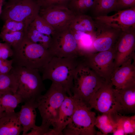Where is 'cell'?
<instances>
[{
  "mask_svg": "<svg viewBox=\"0 0 135 135\" xmlns=\"http://www.w3.org/2000/svg\"><path fill=\"white\" fill-rule=\"evenodd\" d=\"M135 0H117V8L134 6Z\"/></svg>",
  "mask_w": 135,
  "mask_h": 135,
  "instance_id": "cell-36",
  "label": "cell"
},
{
  "mask_svg": "<svg viewBox=\"0 0 135 135\" xmlns=\"http://www.w3.org/2000/svg\"><path fill=\"white\" fill-rule=\"evenodd\" d=\"M70 0H37L40 8L56 6H67Z\"/></svg>",
  "mask_w": 135,
  "mask_h": 135,
  "instance_id": "cell-31",
  "label": "cell"
},
{
  "mask_svg": "<svg viewBox=\"0 0 135 135\" xmlns=\"http://www.w3.org/2000/svg\"><path fill=\"white\" fill-rule=\"evenodd\" d=\"M114 51L113 47L106 51L86 54L82 61L106 82H110L114 67Z\"/></svg>",
  "mask_w": 135,
  "mask_h": 135,
  "instance_id": "cell-8",
  "label": "cell"
},
{
  "mask_svg": "<svg viewBox=\"0 0 135 135\" xmlns=\"http://www.w3.org/2000/svg\"><path fill=\"white\" fill-rule=\"evenodd\" d=\"M4 1L3 0H0V15L1 14L2 12V8Z\"/></svg>",
  "mask_w": 135,
  "mask_h": 135,
  "instance_id": "cell-37",
  "label": "cell"
},
{
  "mask_svg": "<svg viewBox=\"0 0 135 135\" xmlns=\"http://www.w3.org/2000/svg\"><path fill=\"white\" fill-rule=\"evenodd\" d=\"M67 7L75 15L84 14L88 10L86 0H70Z\"/></svg>",
  "mask_w": 135,
  "mask_h": 135,
  "instance_id": "cell-29",
  "label": "cell"
},
{
  "mask_svg": "<svg viewBox=\"0 0 135 135\" xmlns=\"http://www.w3.org/2000/svg\"><path fill=\"white\" fill-rule=\"evenodd\" d=\"M38 14L56 32L68 28L76 15L67 6H56L40 8Z\"/></svg>",
  "mask_w": 135,
  "mask_h": 135,
  "instance_id": "cell-10",
  "label": "cell"
},
{
  "mask_svg": "<svg viewBox=\"0 0 135 135\" xmlns=\"http://www.w3.org/2000/svg\"><path fill=\"white\" fill-rule=\"evenodd\" d=\"M5 21L1 32L8 33L25 30L27 28L25 24L22 22L8 20Z\"/></svg>",
  "mask_w": 135,
  "mask_h": 135,
  "instance_id": "cell-28",
  "label": "cell"
},
{
  "mask_svg": "<svg viewBox=\"0 0 135 135\" xmlns=\"http://www.w3.org/2000/svg\"><path fill=\"white\" fill-rule=\"evenodd\" d=\"M22 0H8V3L12 4L14 3Z\"/></svg>",
  "mask_w": 135,
  "mask_h": 135,
  "instance_id": "cell-38",
  "label": "cell"
},
{
  "mask_svg": "<svg viewBox=\"0 0 135 135\" xmlns=\"http://www.w3.org/2000/svg\"><path fill=\"white\" fill-rule=\"evenodd\" d=\"M18 81L11 71L6 74H0V92L8 91L16 94L18 88Z\"/></svg>",
  "mask_w": 135,
  "mask_h": 135,
  "instance_id": "cell-24",
  "label": "cell"
},
{
  "mask_svg": "<svg viewBox=\"0 0 135 135\" xmlns=\"http://www.w3.org/2000/svg\"><path fill=\"white\" fill-rule=\"evenodd\" d=\"M94 20L95 29L91 53L105 51L111 49L114 46L122 31L120 29Z\"/></svg>",
  "mask_w": 135,
  "mask_h": 135,
  "instance_id": "cell-11",
  "label": "cell"
},
{
  "mask_svg": "<svg viewBox=\"0 0 135 135\" xmlns=\"http://www.w3.org/2000/svg\"><path fill=\"white\" fill-rule=\"evenodd\" d=\"M116 111L121 114H135V85L120 89L114 88Z\"/></svg>",
  "mask_w": 135,
  "mask_h": 135,
  "instance_id": "cell-16",
  "label": "cell"
},
{
  "mask_svg": "<svg viewBox=\"0 0 135 135\" xmlns=\"http://www.w3.org/2000/svg\"><path fill=\"white\" fill-rule=\"evenodd\" d=\"M11 71L16 78L18 88L16 94L25 102L36 100L45 90L40 71L37 69L13 65Z\"/></svg>",
  "mask_w": 135,
  "mask_h": 135,
  "instance_id": "cell-4",
  "label": "cell"
},
{
  "mask_svg": "<svg viewBox=\"0 0 135 135\" xmlns=\"http://www.w3.org/2000/svg\"></svg>",
  "mask_w": 135,
  "mask_h": 135,
  "instance_id": "cell-41",
  "label": "cell"
},
{
  "mask_svg": "<svg viewBox=\"0 0 135 135\" xmlns=\"http://www.w3.org/2000/svg\"><path fill=\"white\" fill-rule=\"evenodd\" d=\"M113 47L115 55L114 69L135 56V30L122 32Z\"/></svg>",
  "mask_w": 135,
  "mask_h": 135,
  "instance_id": "cell-13",
  "label": "cell"
},
{
  "mask_svg": "<svg viewBox=\"0 0 135 135\" xmlns=\"http://www.w3.org/2000/svg\"><path fill=\"white\" fill-rule=\"evenodd\" d=\"M117 8V0H97L92 8L96 16L106 14Z\"/></svg>",
  "mask_w": 135,
  "mask_h": 135,
  "instance_id": "cell-25",
  "label": "cell"
},
{
  "mask_svg": "<svg viewBox=\"0 0 135 135\" xmlns=\"http://www.w3.org/2000/svg\"><path fill=\"white\" fill-rule=\"evenodd\" d=\"M114 89L110 82H105L91 98L89 103L90 108L102 114L116 112L113 96Z\"/></svg>",
  "mask_w": 135,
  "mask_h": 135,
  "instance_id": "cell-12",
  "label": "cell"
},
{
  "mask_svg": "<svg viewBox=\"0 0 135 135\" xmlns=\"http://www.w3.org/2000/svg\"><path fill=\"white\" fill-rule=\"evenodd\" d=\"M110 82L118 90L135 85V56L114 69Z\"/></svg>",
  "mask_w": 135,
  "mask_h": 135,
  "instance_id": "cell-15",
  "label": "cell"
},
{
  "mask_svg": "<svg viewBox=\"0 0 135 135\" xmlns=\"http://www.w3.org/2000/svg\"><path fill=\"white\" fill-rule=\"evenodd\" d=\"M24 103L18 112L19 119L23 127L22 135H26L32 129L37 126L36 124V109L38 108L36 100H32Z\"/></svg>",
  "mask_w": 135,
  "mask_h": 135,
  "instance_id": "cell-18",
  "label": "cell"
},
{
  "mask_svg": "<svg viewBox=\"0 0 135 135\" xmlns=\"http://www.w3.org/2000/svg\"><path fill=\"white\" fill-rule=\"evenodd\" d=\"M13 52L11 46L8 43H2L0 47V59L6 60L12 56Z\"/></svg>",
  "mask_w": 135,
  "mask_h": 135,
  "instance_id": "cell-34",
  "label": "cell"
},
{
  "mask_svg": "<svg viewBox=\"0 0 135 135\" xmlns=\"http://www.w3.org/2000/svg\"><path fill=\"white\" fill-rule=\"evenodd\" d=\"M13 68V60L0 59V74L10 72Z\"/></svg>",
  "mask_w": 135,
  "mask_h": 135,
  "instance_id": "cell-35",
  "label": "cell"
},
{
  "mask_svg": "<svg viewBox=\"0 0 135 135\" xmlns=\"http://www.w3.org/2000/svg\"><path fill=\"white\" fill-rule=\"evenodd\" d=\"M40 8L37 0H22L5 4L1 14L4 21L8 20L22 22L28 28L36 16Z\"/></svg>",
  "mask_w": 135,
  "mask_h": 135,
  "instance_id": "cell-7",
  "label": "cell"
},
{
  "mask_svg": "<svg viewBox=\"0 0 135 135\" xmlns=\"http://www.w3.org/2000/svg\"><path fill=\"white\" fill-rule=\"evenodd\" d=\"M123 127L124 135H135V115L130 116L123 115Z\"/></svg>",
  "mask_w": 135,
  "mask_h": 135,
  "instance_id": "cell-30",
  "label": "cell"
},
{
  "mask_svg": "<svg viewBox=\"0 0 135 135\" xmlns=\"http://www.w3.org/2000/svg\"><path fill=\"white\" fill-rule=\"evenodd\" d=\"M2 43L0 42V47L2 46Z\"/></svg>",
  "mask_w": 135,
  "mask_h": 135,
  "instance_id": "cell-40",
  "label": "cell"
},
{
  "mask_svg": "<svg viewBox=\"0 0 135 135\" xmlns=\"http://www.w3.org/2000/svg\"><path fill=\"white\" fill-rule=\"evenodd\" d=\"M22 102L21 98L17 94L10 92H0V106L5 113L14 112L18 105Z\"/></svg>",
  "mask_w": 135,
  "mask_h": 135,
  "instance_id": "cell-21",
  "label": "cell"
},
{
  "mask_svg": "<svg viewBox=\"0 0 135 135\" xmlns=\"http://www.w3.org/2000/svg\"><path fill=\"white\" fill-rule=\"evenodd\" d=\"M67 96L62 86L52 82L46 93L38 98V108L42 118V124L54 126L58 117L61 106Z\"/></svg>",
  "mask_w": 135,
  "mask_h": 135,
  "instance_id": "cell-5",
  "label": "cell"
},
{
  "mask_svg": "<svg viewBox=\"0 0 135 135\" xmlns=\"http://www.w3.org/2000/svg\"><path fill=\"white\" fill-rule=\"evenodd\" d=\"M26 32L25 30L8 33L1 32L0 38L12 48L17 46L23 40L26 36Z\"/></svg>",
  "mask_w": 135,
  "mask_h": 135,
  "instance_id": "cell-26",
  "label": "cell"
},
{
  "mask_svg": "<svg viewBox=\"0 0 135 135\" xmlns=\"http://www.w3.org/2000/svg\"><path fill=\"white\" fill-rule=\"evenodd\" d=\"M50 126L48 124H41L40 126L32 129L31 131L26 135H46L50 130L51 128L50 127Z\"/></svg>",
  "mask_w": 135,
  "mask_h": 135,
  "instance_id": "cell-33",
  "label": "cell"
},
{
  "mask_svg": "<svg viewBox=\"0 0 135 135\" xmlns=\"http://www.w3.org/2000/svg\"><path fill=\"white\" fill-rule=\"evenodd\" d=\"M5 112L2 110L0 106V119L2 116L4 114Z\"/></svg>",
  "mask_w": 135,
  "mask_h": 135,
  "instance_id": "cell-39",
  "label": "cell"
},
{
  "mask_svg": "<svg viewBox=\"0 0 135 135\" xmlns=\"http://www.w3.org/2000/svg\"><path fill=\"white\" fill-rule=\"evenodd\" d=\"M79 57L59 58L53 56L40 71L43 80H48L60 85L68 95L72 96L74 73L80 58Z\"/></svg>",
  "mask_w": 135,
  "mask_h": 135,
  "instance_id": "cell-1",
  "label": "cell"
},
{
  "mask_svg": "<svg viewBox=\"0 0 135 135\" xmlns=\"http://www.w3.org/2000/svg\"><path fill=\"white\" fill-rule=\"evenodd\" d=\"M23 131L18 112L5 113L0 119V135H19Z\"/></svg>",
  "mask_w": 135,
  "mask_h": 135,
  "instance_id": "cell-19",
  "label": "cell"
},
{
  "mask_svg": "<svg viewBox=\"0 0 135 135\" xmlns=\"http://www.w3.org/2000/svg\"><path fill=\"white\" fill-rule=\"evenodd\" d=\"M31 24L39 32L50 36L52 37L56 32L53 28L38 14L36 16Z\"/></svg>",
  "mask_w": 135,
  "mask_h": 135,
  "instance_id": "cell-27",
  "label": "cell"
},
{
  "mask_svg": "<svg viewBox=\"0 0 135 135\" xmlns=\"http://www.w3.org/2000/svg\"><path fill=\"white\" fill-rule=\"evenodd\" d=\"M105 82L80 58L74 73L71 90L73 96L90 107L91 98Z\"/></svg>",
  "mask_w": 135,
  "mask_h": 135,
  "instance_id": "cell-3",
  "label": "cell"
},
{
  "mask_svg": "<svg viewBox=\"0 0 135 135\" xmlns=\"http://www.w3.org/2000/svg\"><path fill=\"white\" fill-rule=\"evenodd\" d=\"M12 48L13 65L37 69L40 71L53 57L48 49L31 42L26 36L18 44Z\"/></svg>",
  "mask_w": 135,
  "mask_h": 135,
  "instance_id": "cell-2",
  "label": "cell"
},
{
  "mask_svg": "<svg viewBox=\"0 0 135 135\" xmlns=\"http://www.w3.org/2000/svg\"><path fill=\"white\" fill-rule=\"evenodd\" d=\"M48 50L52 56H82L76 41L69 28L55 32L52 37Z\"/></svg>",
  "mask_w": 135,
  "mask_h": 135,
  "instance_id": "cell-9",
  "label": "cell"
},
{
  "mask_svg": "<svg viewBox=\"0 0 135 135\" xmlns=\"http://www.w3.org/2000/svg\"><path fill=\"white\" fill-rule=\"evenodd\" d=\"M26 36L31 42L40 44L48 49L50 46L52 38L50 36L38 31L31 23L27 29Z\"/></svg>",
  "mask_w": 135,
  "mask_h": 135,
  "instance_id": "cell-23",
  "label": "cell"
},
{
  "mask_svg": "<svg viewBox=\"0 0 135 135\" xmlns=\"http://www.w3.org/2000/svg\"><path fill=\"white\" fill-rule=\"evenodd\" d=\"M76 100L72 96H67L60 107L58 117L53 129L46 135H62V131L72 119L74 112Z\"/></svg>",
  "mask_w": 135,
  "mask_h": 135,
  "instance_id": "cell-17",
  "label": "cell"
},
{
  "mask_svg": "<svg viewBox=\"0 0 135 135\" xmlns=\"http://www.w3.org/2000/svg\"><path fill=\"white\" fill-rule=\"evenodd\" d=\"M74 98V112L70 122L63 130L62 135H97L94 127L96 113L82 102Z\"/></svg>",
  "mask_w": 135,
  "mask_h": 135,
  "instance_id": "cell-6",
  "label": "cell"
},
{
  "mask_svg": "<svg viewBox=\"0 0 135 135\" xmlns=\"http://www.w3.org/2000/svg\"><path fill=\"white\" fill-rule=\"evenodd\" d=\"M116 127L112 132L113 135H124L123 127V116L117 112L114 114Z\"/></svg>",
  "mask_w": 135,
  "mask_h": 135,
  "instance_id": "cell-32",
  "label": "cell"
},
{
  "mask_svg": "<svg viewBox=\"0 0 135 135\" xmlns=\"http://www.w3.org/2000/svg\"><path fill=\"white\" fill-rule=\"evenodd\" d=\"M68 28L71 32H80L94 35L95 27L92 18L84 14L76 15Z\"/></svg>",
  "mask_w": 135,
  "mask_h": 135,
  "instance_id": "cell-20",
  "label": "cell"
},
{
  "mask_svg": "<svg viewBox=\"0 0 135 135\" xmlns=\"http://www.w3.org/2000/svg\"><path fill=\"white\" fill-rule=\"evenodd\" d=\"M92 18L94 20L120 29L122 32L135 30V6L119 10L113 15L98 16Z\"/></svg>",
  "mask_w": 135,
  "mask_h": 135,
  "instance_id": "cell-14",
  "label": "cell"
},
{
  "mask_svg": "<svg viewBox=\"0 0 135 135\" xmlns=\"http://www.w3.org/2000/svg\"><path fill=\"white\" fill-rule=\"evenodd\" d=\"M114 113L102 114L96 117L95 126L100 131L102 135L112 133L115 130L116 122Z\"/></svg>",
  "mask_w": 135,
  "mask_h": 135,
  "instance_id": "cell-22",
  "label": "cell"
}]
</instances>
